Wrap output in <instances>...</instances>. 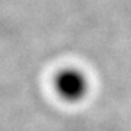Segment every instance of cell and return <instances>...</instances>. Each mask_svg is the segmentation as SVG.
Here are the masks:
<instances>
[{"instance_id":"obj_1","label":"cell","mask_w":131,"mask_h":131,"mask_svg":"<svg viewBox=\"0 0 131 131\" xmlns=\"http://www.w3.org/2000/svg\"><path fill=\"white\" fill-rule=\"evenodd\" d=\"M54 88L64 101L78 102L88 92V80L77 68H64L56 75Z\"/></svg>"}]
</instances>
